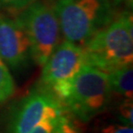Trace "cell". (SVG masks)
<instances>
[{"instance_id":"cell-10","label":"cell","mask_w":133,"mask_h":133,"mask_svg":"<svg viewBox=\"0 0 133 133\" xmlns=\"http://www.w3.org/2000/svg\"><path fill=\"white\" fill-rule=\"evenodd\" d=\"M52 133H81V131L70 116L66 115L63 111L57 118Z\"/></svg>"},{"instance_id":"cell-7","label":"cell","mask_w":133,"mask_h":133,"mask_svg":"<svg viewBox=\"0 0 133 133\" xmlns=\"http://www.w3.org/2000/svg\"><path fill=\"white\" fill-rule=\"evenodd\" d=\"M0 57L13 70L24 67L31 58L30 42L18 18L0 16Z\"/></svg>"},{"instance_id":"cell-1","label":"cell","mask_w":133,"mask_h":133,"mask_svg":"<svg viewBox=\"0 0 133 133\" xmlns=\"http://www.w3.org/2000/svg\"><path fill=\"white\" fill-rule=\"evenodd\" d=\"M85 63L105 73L132 65L133 21L126 12L92 36L84 44Z\"/></svg>"},{"instance_id":"cell-8","label":"cell","mask_w":133,"mask_h":133,"mask_svg":"<svg viewBox=\"0 0 133 133\" xmlns=\"http://www.w3.org/2000/svg\"><path fill=\"white\" fill-rule=\"evenodd\" d=\"M109 75V87L111 92L122 95L126 99L133 96V70L132 65L110 72Z\"/></svg>"},{"instance_id":"cell-11","label":"cell","mask_w":133,"mask_h":133,"mask_svg":"<svg viewBox=\"0 0 133 133\" xmlns=\"http://www.w3.org/2000/svg\"><path fill=\"white\" fill-rule=\"evenodd\" d=\"M62 112L63 111H54L48 114L29 133H52L53 127L55 125L57 118Z\"/></svg>"},{"instance_id":"cell-2","label":"cell","mask_w":133,"mask_h":133,"mask_svg":"<svg viewBox=\"0 0 133 133\" xmlns=\"http://www.w3.org/2000/svg\"><path fill=\"white\" fill-rule=\"evenodd\" d=\"M53 9L64 38L81 46L114 20L111 0H57Z\"/></svg>"},{"instance_id":"cell-9","label":"cell","mask_w":133,"mask_h":133,"mask_svg":"<svg viewBox=\"0 0 133 133\" xmlns=\"http://www.w3.org/2000/svg\"><path fill=\"white\" fill-rule=\"evenodd\" d=\"M15 84L9 68L0 57V105L4 104L13 96Z\"/></svg>"},{"instance_id":"cell-5","label":"cell","mask_w":133,"mask_h":133,"mask_svg":"<svg viewBox=\"0 0 133 133\" xmlns=\"http://www.w3.org/2000/svg\"><path fill=\"white\" fill-rule=\"evenodd\" d=\"M85 64L83 48L66 39L63 41L43 65V89L62 105L69 95L74 78Z\"/></svg>"},{"instance_id":"cell-4","label":"cell","mask_w":133,"mask_h":133,"mask_svg":"<svg viewBox=\"0 0 133 133\" xmlns=\"http://www.w3.org/2000/svg\"><path fill=\"white\" fill-rule=\"evenodd\" d=\"M30 42L31 58L43 66L58 45L60 26L53 7L35 1L18 17Z\"/></svg>"},{"instance_id":"cell-3","label":"cell","mask_w":133,"mask_h":133,"mask_svg":"<svg viewBox=\"0 0 133 133\" xmlns=\"http://www.w3.org/2000/svg\"><path fill=\"white\" fill-rule=\"evenodd\" d=\"M110 95L108 73L85 64L74 78L62 107L87 121L107 109Z\"/></svg>"},{"instance_id":"cell-15","label":"cell","mask_w":133,"mask_h":133,"mask_svg":"<svg viewBox=\"0 0 133 133\" xmlns=\"http://www.w3.org/2000/svg\"><path fill=\"white\" fill-rule=\"evenodd\" d=\"M111 1H115V2H120V1H124V0H111ZM126 1H130V2H131V1H132V0H126Z\"/></svg>"},{"instance_id":"cell-6","label":"cell","mask_w":133,"mask_h":133,"mask_svg":"<svg viewBox=\"0 0 133 133\" xmlns=\"http://www.w3.org/2000/svg\"><path fill=\"white\" fill-rule=\"evenodd\" d=\"M63 109L61 104L48 91L36 90L21 103L7 133H29L48 114Z\"/></svg>"},{"instance_id":"cell-13","label":"cell","mask_w":133,"mask_h":133,"mask_svg":"<svg viewBox=\"0 0 133 133\" xmlns=\"http://www.w3.org/2000/svg\"><path fill=\"white\" fill-rule=\"evenodd\" d=\"M37 0H0V5L5 8L14 10H23Z\"/></svg>"},{"instance_id":"cell-14","label":"cell","mask_w":133,"mask_h":133,"mask_svg":"<svg viewBox=\"0 0 133 133\" xmlns=\"http://www.w3.org/2000/svg\"><path fill=\"white\" fill-rule=\"evenodd\" d=\"M101 133H133V129L129 125L110 124L102 129Z\"/></svg>"},{"instance_id":"cell-12","label":"cell","mask_w":133,"mask_h":133,"mask_svg":"<svg viewBox=\"0 0 133 133\" xmlns=\"http://www.w3.org/2000/svg\"><path fill=\"white\" fill-rule=\"evenodd\" d=\"M120 118L126 125L132 126L133 123V103L132 99H126L119 107Z\"/></svg>"}]
</instances>
